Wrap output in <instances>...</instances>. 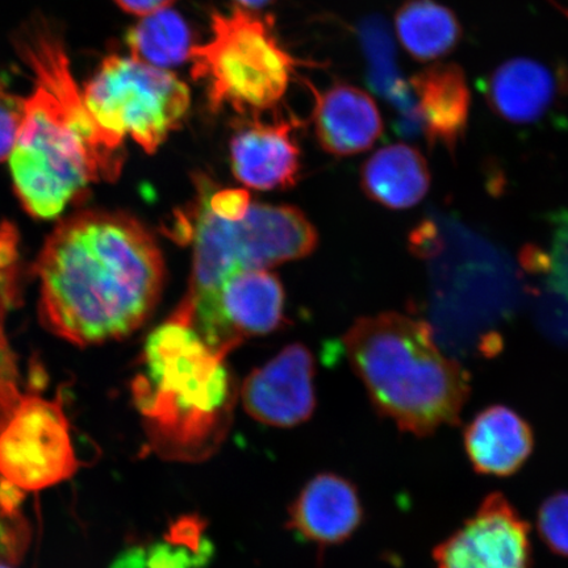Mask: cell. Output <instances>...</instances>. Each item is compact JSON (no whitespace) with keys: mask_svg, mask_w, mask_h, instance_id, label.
Returning a JSON list of instances; mask_svg holds the SVG:
<instances>
[{"mask_svg":"<svg viewBox=\"0 0 568 568\" xmlns=\"http://www.w3.org/2000/svg\"><path fill=\"white\" fill-rule=\"evenodd\" d=\"M36 275L42 323L88 346L131 335L146 322L162 294L165 262L138 219L87 211L57 225Z\"/></svg>","mask_w":568,"mask_h":568,"instance_id":"obj_1","label":"cell"},{"mask_svg":"<svg viewBox=\"0 0 568 568\" xmlns=\"http://www.w3.org/2000/svg\"><path fill=\"white\" fill-rule=\"evenodd\" d=\"M32 73L36 87L26 98L10 166L21 204L32 216L49 220L91 182L118 180L125 161L124 140L92 118L69 57H48Z\"/></svg>","mask_w":568,"mask_h":568,"instance_id":"obj_2","label":"cell"},{"mask_svg":"<svg viewBox=\"0 0 568 568\" xmlns=\"http://www.w3.org/2000/svg\"><path fill=\"white\" fill-rule=\"evenodd\" d=\"M225 358L173 315L148 337L132 394L163 459L197 464L224 443L239 396Z\"/></svg>","mask_w":568,"mask_h":568,"instance_id":"obj_3","label":"cell"},{"mask_svg":"<svg viewBox=\"0 0 568 568\" xmlns=\"http://www.w3.org/2000/svg\"><path fill=\"white\" fill-rule=\"evenodd\" d=\"M344 345L374 407L402 432L428 437L459 424L470 374L438 349L424 320L396 312L361 317Z\"/></svg>","mask_w":568,"mask_h":568,"instance_id":"obj_4","label":"cell"},{"mask_svg":"<svg viewBox=\"0 0 568 568\" xmlns=\"http://www.w3.org/2000/svg\"><path fill=\"white\" fill-rule=\"evenodd\" d=\"M172 234L193 246L189 293L175 310L182 315L211 301L231 275L307 257L317 245L315 226L302 211L253 203L245 217L230 222L209 209L199 183L195 202L178 213Z\"/></svg>","mask_w":568,"mask_h":568,"instance_id":"obj_5","label":"cell"},{"mask_svg":"<svg viewBox=\"0 0 568 568\" xmlns=\"http://www.w3.org/2000/svg\"><path fill=\"white\" fill-rule=\"evenodd\" d=\"M211 28L210 41L194 45L190 61L194 80L205 83L212 111L272 110L286 94L295 69L307 65L282 47L268 21L243 7L213 12Z\"/></svg>","mask_w":568,"mask_h":568,"instance_id":"obj_6","label":"cell"},{"mask_svg":"<svg viewBox=\"0 0 568 568\" xmlns=\"http://www.w3.org/2000/svg\"><path fill=\"white\" fill-rule=\"evenodd\" d=\"M84 102L105 132L130 136L149 154L180 130L191 105L187 84L132 57H105L83 90Z\"/></svg>","mask_w":568,"mask_h":568,"instance_id":"obj_7","label":"cell"},{"mask_svg":"<svg viewBox=\"0 0 568 568\" xmlns=\"http://www.w3.org/2000/svg\"><path fill=\"white\" fill-rule=\"evenodd\" d=\"M28 382L0 408V475L24 491L59 485L78 470L62 399H45Z\"/></svg>","mask_w":568,"mask_h":568,"instance_id":"obj_8","label":"cell"},{"mask_svg":"<svg viewBox=\"0 0 568 568\" xmlns=\"http://www.w3.org/2000/svg\"><path fill=\"white\" fill-rule=\"evenodd\" d=\"M173 315L194 326L213 351L229 355L246 338L265 336L284 323V290L267 270H246L226 278L190 315Z\"/></svg>","mask_w":568,"mask_h":568,"instance_id":"obj_9","label":"cell"},{"mask_svg":"<svg viewBox=\"0 0 568 568\" xmlns=\"http://www.w3.org/2000/svg\"><path fill=\"white\" fill-rule=\"evenodd\" d=\"M433 558L437 568H531L529 524L506 495L489 494Z\"/></svg>","mask_w":568,"mask_h":568,"instance_id":"obj_10","label":"cell"},{"mask_svg":"<svg viewBox=\"0 0 568 568\" xmlns=\"http://www.w3.org/2000/svg\"><path fill=\"white\" fill-rule=\"evenodd\" d=\"M314 355L301 344L284 347L246 376L240 395L246 414L275 428L308 422L316 407Z\"/></svg>","mask_w":568,"mask_h":568,"instance_id":"obj_11","label":"cell"},{"mask_svg":"<svg viewBox=\"0 0 568 568\" xmlns=\"http://www.w3.org/2000/svg\"><path fill=\"white\" fill-rule=\"evenodd\" d=\"M294 123L241 124L230 142L234 176L246 187L276 191L294 187L301 174V149L293 136Z\"/></svg>","mask_w":568,"mask_h":568,"instance_id":"obj_12","label":"cell"},{"mask_svg":"<svg viewBox=\"0 0 568 568\" xmlns=\"http://www.w3.org/2000/svg\"><path fill=\"white\" fill-rule=\"evenodd\" d=\"M364 520L357 488L341 475H316L288 509L287 527L318 548L349 539Z\"/></svg>","mask_w":568,"mask_h":568,"instance_id":"obj_13","label":"cell"},{"mask_svg":"<svg viewBox=\"0 0 568 568\" xmlns=\"http://www.w3.org/2000/svg\"><path fill=\"white\" fill-rule=\"evenodd\" d=\"M308 88L315 99L312 120L316 138L325 152L346 158L366 152L381 138V112L366 91L341 83L326 91L311 83Z\"/></svg>","mask_w":568,"mask_h":568,"instance_id":"obj_14","label":"cell"},{"mask_svg":"<svg viewBox=\"0 0 568 568\" xmlns=\"http://www.w3.org/2000/svg\"><path fill=\"white\" fill-rule=\"evenodd\" d=\"M416 112L430 145L457 151L470 118L471 92L456 63L437 62L410 80Z\"/></svg>","mask_w":568,"mask_h":568,"instance_id":"obj_15","label":"cell"},{"mask_svg":"<svg viewBox=\"0 0 568 568\" xmlns=\"http://www.w3.org/2000/svg\"><path fill=\"white\" fill-rule=\"evenodd\" d=\"M464 445L475 473L507 478L527 464L535 449V433L516 410L491 406L466 426Z\"/></svg>","mask_w":568,"mask_h":568,"instance_id":"obj_16","label":"cell"},{"mask_svg":"<svg viewBox=\"0 0 568 568\" xmlns=\"http://www.w3.org/2000/svg\"><path fill=\"white\" fill-rule=\"evenodd\" d=\"M485 90L497 116L524 125L538 122L550 110L557 82L544 63L520 57L497 67Z\"/></svg>","mask_w":568,"mask_h":568,"instance_id":"obj_17","label":"cell"},{"mask_svg":"<svg viewBox=\"0 0 568 568\" xmlns=\"http://www.w3.org/2000/svg\"><path fill=\"white\" fill-rule=\"evenodd\" d=\"M428 162L414 146L379 149L361 170V186L372 201L400 211L415 207L430 189Z\"/></svg>","mask_w":568,"mask_h":568,"instance_id":"obj_18","label":"cell"},{"mask_svg":"<svg viewBox=\"0 0 568 568\" xmlns=\"http://www.w3.org/2000/svg\"><path fill=\"white\" fill-rule=\"evenodd\" d=\"M397 39L415 60L436 61L456 49L462 27L456 13L435 0H408L395 16Z\"/></svg>","mask_w":568,"mask_h":568,"instance_id":"obj_19","label":"cell"},{"mask_svg":"<svg viewBox=\"0 0 568 568\" xmlns=\"http://www.w3.org/2000/svg\"><path fill=\"white\" fill-rule=\"evenodd\" d=\"M133 60L162 70L190 61L193 32L180 13L166 9L142 17L126 33Z\"/></svg>","mask_w":568,"mask_h":568,"instance_id":"obj_20","label":"cell"},{"mask_svg":"<svg viewBox=\"0 0 568 568\" xmlns=\"http://www.w3.org/2000/svg\"><path fill=\"white\" fill-rule=\"evenodd\" d=\"M537 529L544 544L556 556L568 558V493L546 497L537 514Z\"/></svg>","mask_w":568,"mask_h":568,"instance_id":"obj_21","label":"cell"},{"mask_svg":"<svg viewBox=\"0 0 568 568\" xmlns=\"http://www.w3.org/2000/svg\"><path fill=\"white\" fill-rule=\"evenodd\" d=\"M26 98H20L0 80V161L10 158L24 120Z\"/></svg>","mask_w":568,"mask_h":568,"instance_id":"obj_22","label":"cell"},{"mask_svg":"<svg viewBox=\"0 0 568 568\" xmlns=\"http://www.w3.org/2000/svg\"><path fill=\"white\" fill-rule=\"evenodd\" d=\"M197 183L201 184L205 202L209 209L215 213L216 216L230 222H237L246 216L248 209L253 204L251 194L243 189H220L213 190L212 183L205 178H197Z\"/></svg>","mask_w":568,"mask_h":568,"instance_id":"obj_23","label":"cell"},{"mask_svg":"<svg viewBox=\"0 0 568 568\" xmlns=\"http://www.w3.org/2000/svg\"><path fill=\"white\" fill-rule=\"evenodd\" d=\"M30 539V525L21 514L6 516L0 513V562L19 564Z\"/></svg>","mask_w":568,"mask_h":568,"instance_id":"obj_24","label":"cell"},{"mask_svg":"<svg viewBox=\"0 0 568 568\" xmlns=\"http://www.w3.org/2000/svg\"><path fill=\"white\" fill-rule=\"evenodd\" d=\"M209 558L184 546L166 541L154 545L148 551V568H199Z\"/></svg>","mask_w":568,"mask_h":568,"instance_id":"obj_25","label":"cell"},{"mask_svg":"<svg viewBox=\"0 0 568 568\" xmlns=\"http://www.w3.org/2000/svg\"><path fill=\"white\" fill-rule=\"evenodd\" d=\"M26 500V493L23 488L13 485L12 481L6 478H0V513L6 516H16L19 513V507Z\"/></svg>","mask_w":568,"mask_h":568,"instance_id":"obj_26","label":"cell"},{"mask_svg":"<svg viewBox=\"0 0 568 568\" xmlns=\"http://www.w3.org/2000/svg\"><path fill=\"white\" fill-rule=\"evenodd\" d=\"M115 2L123 11L142 18L169 9L175 0H115Z\"/></svg>","mask_w":568,"mask_h":568,"instance_id":"obj_27","label":"cell"},{"mask_svg":"<svg viewBox=\"0 0 568 568\" xmlns=\"http://www.w3.org/2000/svg\"><path fill=\"white\" fill-rule=\"evenodd\" d=\"M110 568H148V552L141 548L124 550L113 560Z\"/></svg>","mask_w":568,"mask_h":568,"instance_id":"obj_28","label":"cell"},{"mask_svg":"<svg viewBox=\"0 0 568 568\" xmlns=\"http://www.w3.org/2000/svg\"><path fill=\"white\" fill-rule=\"evenodd\" d=\"M234 2L245 10L253 11L264 9V7L272 4L274 0H234Z\"/></svg>","mask_w":568,"mask_h":568,"instance_id":"obj_29","label":"cell"},{"mask_svg":"<svg viewBox=\"0 0 568 568\" xmlns=\"http://www.w3.org/2000/svg\"><path fill=\"white\" fill-rule=\"evenodd\" d=\"M0 568H12L9 564L0 562Z\"/></svg>","mask_w":568,"mask_h":568,"instance_id":"obj_30","label":"cell"}]
</instances>
